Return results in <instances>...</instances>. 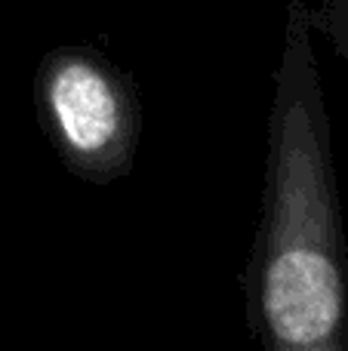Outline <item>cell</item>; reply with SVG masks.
Returning a JSON list of instances; mask_svg holds the SVG:
<instances>
[{"label": "cell", "instance_id": "6da1fadb", "mask_svg": "<svg viewBox=\"0 0 348 351\" xmlns=\"http://www.w3.org/2000/svg\"><path fill=\"white\" fill-rule=\"evenodd\" d=\"M262 213L244 274L262 351H348V241L308 0L287 3Z\"/></svg>", "mask_w": 348, "mask_h": 351}, {"label": "cell", "instance_id": "7a4b0ae2", "mask_svg": "<svg viewBox=\"0 0 348 351\" xmlns=\"http://www.w3.org/2000/svg\"><path fill=\"white\" fill-rule=\"evenodd\" d=\"M34 111L55 158L90 185L133 170L142 102L129 71L92 47H55L34 71Z\"/></svg>", "mask_w": 348, "mask_h": 351}, {"label": "cell", "instance_id": "3957f363", "mask_svg": "<svg viewBox=\"0 0 348 351\" xmlns=\"http://www.w3.org/2000/svg\"><path fill=\"white\" fill-rule=\"evenodd\" d=\"M308 19L348 68V0H308Z\"/></svg>", "mask_w": 348, "mask_h": 351}]
</instances>
